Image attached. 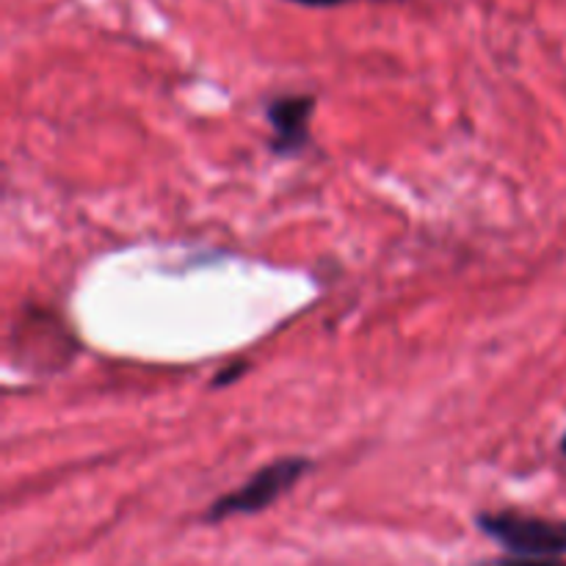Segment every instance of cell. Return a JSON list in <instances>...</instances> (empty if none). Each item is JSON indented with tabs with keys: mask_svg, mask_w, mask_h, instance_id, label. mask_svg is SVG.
<instances>
[{
	"mask_svg": "<svg viewBox=\"0 0 566 566\" xmlns=\"http://www.w3.org/2000/svg\"><path fill=\"white\" fill-rule=\"evenodd\" d=\"M479 528L497 545L506 547L512 556H566L564 520H547L509 509V512L479 514Z\"/></svg>",
	"mask_w": 566,
	"mask_h": 566,
	"instance_id": "2",
	"label": "cell"
},
{
	"mask_svg": "<svg viewBox=\"0 0 566 566\" xmlns=\"http://www.w3.org/2000/svg\"><path fill=\"white\" fill-rule=\"evenodd\" d=\"M562 453L566 457V434H564V440H562Z\"/></svg>",
	"mask_w": 566,
	"mask_h": 566,
	"instance_id": "7",
	"label": "cell"
},
{
	"mask_svg": "<svg viewBox=\"0 0 566 566\" xmlns=\"http://www.w3.org/2000/svg\"><path fill=\"white\" fill-rule=\"evenodd\" d=\"M243 370H247V365H243V363L230 365V368H224V370H221V374H216V379L210 381V387H227V385H232V381H235V379H241Z\"/></svg>",
	"mask_w": 566,
	"mask_h": 566,
	"instance_id": "5",
	"label": "cell"
},
{
	"mask_svg": "<svg viewBox=\"0 0 566 566\" xmlns=\"http://www.w3.org/2000/svg\"><path fill=\"white\" fill-rule=\"evenodd\" d=\"M481 566H566L562 558H545V556H512L497 558V562L481 564Z\"/></svg>",
	"mask_w": 566,
	"mask_h": 566,
	"instance_id": "4",
	"label": "cell"
},
{
	"mask_svg": "<svg viewBox=\"0 0 566 566\" xmlns=\"http://www.w3.org/2000/svg\"><path fill=\"white\" fill-rule=\"evenodd\" d=\"M298 6H313V9H326V6H340L348 3V0H293Z\"/></svg>",
	"mask_w": 566,
	"mask_h": 566,
	"instance_id": "6",
	"label": "cell"
},
{
	"mask_svg": "<svg viewBox=\"0 0 566 566\" xmlns=\"http://www.w3.org/2000/svg\"><path fill=\"white\" fill-rule=\"evenodd\" d=\"M315 111L313 94H285L269 103V122L274 130V147L276 155H296L310 144V116Z\"/></svg>",
	"mask_w": 566,
	"mask_h": 566,
	"instance_id": "3",
	"label": "cell"
},
{
	"mask_svg": "<svg viewBox=\"0 0 566 566\" xmlns=\"http://www.w3.org/2000/svg\"><path fill=\"white\" fill-rule=\"evenodd\" d=\"M310 468H313V462L304 457L276 459V462L260 468L247 484H241L238 490L227 492L219 501L210 503L202 520L205 523H221V520L238 517V514L263 512V509L274 506L285 492H291Z\"/></svg>",
	"mask_w": 566,
	"mask_h": 566,
	"instance_id": "1",
	"label": "cell"
}]
</instances>
